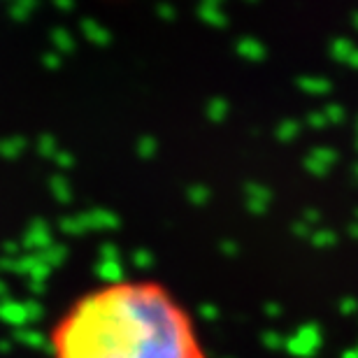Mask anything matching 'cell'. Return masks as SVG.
I'll return each instance as SVG.
<instances>
[{
  "instance_id": "1",
  "label": "cell",
  "mask_w": 358,
  "mask_h": 358,
  "mask_svg": "<svg viewBox=\"0 0 358 358\" xmlns=\"http://www.w3.org/2000/svg\"><path fill=\"white\" fill-rule=\"evenodd\" d=\"M54 358H210L189 310L154 279H119L80 296L49 333Z\"/></svg>"
}]
</instances>
